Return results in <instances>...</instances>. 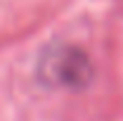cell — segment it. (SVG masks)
<instances>
[{"mask_svg":"<svg viewBox=\"0 0 123 121\" xmlns=\"http://www.w3.org/2000/svg\"><path fill=\"white\" fill-rule=\"evenodd\" d=\"M43 74L55 86H76L78 81L88 78V62L80 52L71 47L52 50L43 60Z\"/></svg>","mask_w":123,"mask_h":121,"instance_id":"6da1fadb","label":"cell"}]
</instances>
